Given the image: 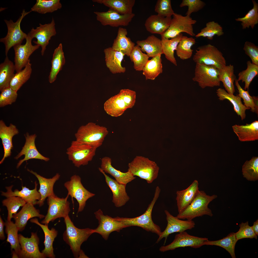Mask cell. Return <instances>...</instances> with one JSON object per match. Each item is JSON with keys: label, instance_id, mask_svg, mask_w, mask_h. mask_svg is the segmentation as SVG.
<instances>
[{"label": "cell", "instance_id": "1", "mask_svg": "<svg viewBox=\"0 0 258 258\" xmlns=\"http://www.w3.org/2000/svg\"><path fill=\"white\" fill-rule=\"evenodd\" d=\"M161 190L159 186L156 187L152 200L146 210L142 215L132 218L117 217H115V219L122 223L125 228L137 226L147 231L156 233L159 236L162 231L160 226L153 221L152 218V213L154 206L159 196Z\"/></svg>", "mask_w": 258, "mask_h": 258}, {"label": "cell", "instance_id": "2", "mask_svg": "<svg viewBox=\"0 0 258 258\" xmlns=\"http://www.w3.org/2000/svg\"><path fill=\"white\" fill-rule=\"evenodd\" d=\"M64 219L66 229L63 234L64 240L70 246L74 257L78 258L82 251L81 249V244L93 233V229L76 227L69 215Z\"/></svg>", "mask_w": 258, "mask_h": 258}, {"label": "cell", "instance_id": "3", "mask_svg": "<svg viewBox=\"0 0 258 258\" xmlns=\"http://www.w3.org/2000/svg\"><path fill=\"white\" fill-rule=\"evenodd\" d=\"M136 99L135 91L128 89H121L118 94L111 97L105 102L104 110L112 116H119L127 109L133 107Z\"/></svg>", "mask_w": 258, "mask_h": 258}, {"label": "cell", "instance_id": "4", "mask_svg": "<svg viewBox=\"0 0 258 258\" xmlns=\"http://www.w3.org/2000/svg\"><path fill=\"white\" fill-rule=\"evenodd\" d=\"M217 197L216 195H208L204 191H199L191 203L183 211L178 213L176 217L181 220H188L204 215L212 217L213 214L208 205Z\"/></svg>", "mask_w": 258, "mask_h": 258}, {"label": "cell", "instance_id": "5", "mask_svg": "<svg viewBox=\"0 0 258 258\" xmlns=\"http://www.w3.org/2000/svg\"><path fill=\"white\" fill-rule=\"evenodd\" d=\"M108 131L104 126L93 122L81 126L75 134L76 140L96 148L102 145Z\"/></svg>", "mask_w": 258, "mask_h": 258}, {"label": "cell", "instance_id": "6", "mask_svg": "<svg viewBox=\"0 0 258 258\" xmlns=\"http://www.w3.org/2000/svg\"><path fill=\"white\" fill-rule=\"evenodd\" d=\"M128 171L134 176H138L151 183L157 178L159 168L156 163L148 158L136 156L128 164Z\"/></svg>", "mask_w": 258, "mask_h": 258}, {"label": "cell", "instance_id": "7", "mask_svg": "<svg viewBox=\"0 0 258 258\" xmlns=\"http://www.w3.org/2000/svg\"><path fill=\"white\" fill-rule=\"evenodd\" d=\"M193 60L196 64L213 66L219 70L226 65V60L222 52L210 44L199 47Z\"/></svg>", "mask_w": 258, "mask_h": 258}, {"label": "cell", "instance_id": "8", "mask_svg": "<svg viewBox=\"0 0 258 258\" xmlns=\"http://www.w3.org/2000/svg\"><path fill=\"white\" fill-rule=\"evenodd\" d=\"M97 148L76 140L71 142L66 150L68 159L75 166L79 167L87 165L95 155Z\"/></svg>", "mask_w": 258, "mask_h": 258}, {"label": "cell", "instance_id": "9", "mask_svg": "<svg viewBox=\"0 0 258 258\" xmlns=\"http://www.w3.org/2000/svg\"><path fill=\"white\" fill-rule=\"evenodd\" d=\"M32 11H26L24 9L21 15L15 22L11 20H4L8 29L7 35L0 39V42L3 43L5 47V54L6 56L10 49L12 47L17 44H21L23 40L26 39L27 34L21 30L20 24L23 18Z\"/></svg>", "mask_w": 258, "mask_h": 258}, {"label": "cell", "instance_id": "10", "mask_svg": "<svg viewBox=\"0 0 258 258\" xmlns=\"http://www.w3.org/2000/svg\"><path fill=\"white\" fill-rule=\"evenodd\" d=\"M69 196L67 195L65 198H60L55 195L48 197L47 213L41 223L48 225L50 221L59 218H64L68 215L70 211V203L68 200Z\"/></svg>", "mask_w": 258, "mask_h": 258}, {"label": "cell", "instance_id": "11", "mask_svg": "<svg viewBox=\"0 0 258 258\" xmlns=\"http://www.w3.org/2000/svg\"><path fill=\"white\" fill-rule=\"evenodd\" d=\"M219 71L215 66L196 63L192 80L202 88L219 86L220 84L218 77Z\"/></svg>", "mask_w": 258, "mask_h": 258}, {"label": "cell", "instance_id": "12", "mask_svg": "<svg viewBox=\"0 0 258 258\" xmlns=\"http://www.w3.org/2000/svg\"><path fill=\"white\" fill-rule=\"evenodd\" d=\"M172 16L169 28L161 36L169 39L172 38L182 32L192 36H195L193 27L197 22L196 20L193 19L190 16H183L175 13Z\"/></svg>", "mask_w": 258, "mask_h": 258}, {"label": "cell", "instance_id": "13", "mask_svg": "<svg viewBox=\"0 0 258 258\" xmlns=\"http://www.w3.org/2000/svg\"><path fill=\"white\" fill-rule=\"evenodd\" d=\"M64 186L68 191L67 195L71 197L72 200L74 198L78 202V213L82 211L87 200L95 195L85 188L81 183V177L76 175L72 176L69 181L64 183Z\"/></svg>", "mask_w": 258, "mask_h": 258}, {"label": "cell", "instance_id": "14", "mask_svg": "<svg viewBox=\"0 0 258 258\" xmlns=\"http://www.w3.org/2000/svg\"><path fill=\"white\" fill-rule=\"evenodd\" d=\"M94 214L98 221L99 225L96 228L93 229V233L99 234L105 240H108L112 232L114 231L119 232L122 229L125 228L123 224L114 218L104 215L100 209L95 212Z\"/></svg>", "mask_w": 258, "mask_h": 258}, {"label": "cell", "instance_id": "15", "mask_svg": "<svg viewBox=\"0 0 258 258\" xmlns=\"http://www.w3.org/2000/svg\"><path fill=\"white\" fill-rule=\"evenodd\" d=\"M208 240L206 238L190 235L185 231L176 235L171 243L167 245L161 246L159 250L161 252H165L179 247H190L198 248L203 246L204 242Z\"/></svg>", "mask_w": 258, "mask_h": 258}, {"label": "cell", "instance_id": "16", "mask_svg": "<svg viewBox=\"0 0 258 258\" xmlns=\"http://www.w3.org/2000/svg\"><path fill=\"white\" fill-rule=\"evenodd\" d=\"M55 24L53 18L50 23L43 25L40 23L39 27L36 29L32 28L28 33L33 38H35L37 39V41H34L33 42L41 47V53L42 55H43L46 47L51 38L55 36L56 33Z\"/></svg>", "mask_w": 258, "mask_h": 258}, {"label": "cell", "instance_id": "17", "mask_svg": "<svg viewBox=\"0 0 258 258\" xmlns=\"http://www.w3.org/2000/svg\"><path fill=\"white\" fill-rule=\"evenodd\" d=\"M167 221V226L165 230L159 236L156 242L158 243L162 239H165V242L169 235L175 232L180 233L194 228L195 226L192 220H183L172 215L167 210L164 211Z\"/></svg>", "mask_w": 258, "mask_h": 258}, {"label": "cell", "instance_id": "18", "mask_svg": "<svg viewBox=\"0 0 258 258\" xmlns=\"http://www.w3.org/2000/svg\"><path fill=\"white\" fill-rule=\"evenodd\" d=\"M96 19L103 25L113 27L127 26L135 16L133 13L121 15L111 9L106 12L95 11Z\"/></svg>", "mask_w": 258, "mask_h": 258}, {"label": "cell", "instance_id": "19", "mask_svg": "<svg viewBox=\"0 0 258 258\" xmlns=\"http://www.w3.org/2000/svg\"><path fill=\"white\" fill-rule=\"evenodd\" d=\"M33 39L28 33L25 44H18L13 47L15 52L14 65L16 72L21 70L25 67L30 60V56L40 47L37 45L32 44Z\"/></svg>", "mask_w": 258, "mask_h": 258}, {"label": "cell", "instance_id": "20", "mask_svg": "<svg viewBox=\"0 0 258 258\" xmlns=\"http://www.w3.org/2000/svg\"><path fill=\"white\" fill-rule=\"evenodd\" d=\"M21 250L19 258H44V255L41 252L38 245L39 239L36 233L32 232L30 238L26 237L18 234Z\"/></svg>", "mask_w": 258, "mask_h": 258}, {"label": "cell", "instance_id": "21", "mask_svg": "<svg viewBox=\"0 0 258 258\" xmlns=\"http://www.w3.org/2000/svg\"><path fill=\"white\" fill-rule=\"evenodd\" d=\"M99 171L104 176L107 185L113 194L112 202L117 207L124 205L129 200L130 198L126 191V184L120 183L106 175L100 167Z\"/></svg>", "mask_w": 258, "mask_h": 258}, {"label": "cell", "instance_id": "22", "mask_svg": "<svg viewBox=\"0 0 258 258\" xmlns=\"http://www.w3.org/2000/svg\"><path fill=\"white\" fill-rule=\"evenodd\" d=\"M26 138L25 144L20 152L15 157L17 159L22 156L24 155V158L20 160L17 164V168H18L23 162L25 161L32 159H38L47 161L49 159L41 154L37 150L35 143L37 136L35 134L30 135L28 133L25 135Z\"/></svg>", "mask_w": 258, "mask_h": 258}, {"label": "cell", "instance_id": "23", "mask_svg": "<svg viewBox=\"0 0 258 258\" xmlns=\"http://www.w3.org/2000/svg\"><path fill=\"white\" fill-rule=\"evenodd\" d=\"M35 183L34 188L32 190L29 189L26 186H22L20 191L15 189L14 191L12 190L13 185L6 187V191L1 192V195L6 198L11 196H17L22 198L27 203H31L34 205L37 204L38 201L41 199L40 193L37 190L38 184L36 181Z\"/></svg>", "mask_w": 258, "mask_h": 258}, {"label": "cell", "instance_id": "24", "mask_svg": "<svg viewBox=\"0 0 258 258\" xmlns=\"http://www.w3.org/2000/svg\"><path fill=\"white\" fill-rule=\"evenodd\" d=\"M199 185L198 181L195 180L186 189L177 191L176 200L178 213L183 211L194 199L199 191Z\"/></svg>", "mask_w": 258, "mask_h": 258}, {"label": "cell", "instance_id": "25", "mask_svg": "<svg viewBox=\"0 0 258 258\" xmlns=\"http://www.w3.org/2000/svg\"><path fill=\"white\" fill-rule=\"evenodd\" d=\"M18 133V130L15 125L11 124L7 126L3 120H0V138L2 140L4 152L3 157L0 161V164L3 163L5 158L11 155V150L13 147L12 138Z\"/></svg>", "mask_w": 258, "mask_h": 258}, {"label": "cell", "instance_id": "26", "mask_svg": "<svg viewBox=\"0 0 258 258\" xmlns=\"http://www.w3.org/2000/svg\"><path fill=\"white\" fill-rule=\"evenodd\" d=\"M45 216L40 213L39 210L36 209L33 204L26 203L18 213L14 214L13 218L19 231H22L25 228L28 220L30 219L38 217L40 219L45 217Z\"/></svg>", "mask_w": 258, "mask_h": 258}, {"label": "cell", "instance_id": "27", "mask_svg": "<svg viewBox=\"0 0 258 258\" xmlns=\"http://www.w3.org/2000/svg\"><path fill=\"white\" fill-rule=\"evenodd\" d=\"M27 170L34 175L37 178L40 185L38 191L40 194L41 199L38 201L37 204L40 206H42L46 198L55 195L53 190L54 185L55 182L59 179L60 175L57 173L52 178H48L40 176L36 172L28 169Z\"/></svg>", "mask_w": 258, "mask_h": 258}, {"label": "cell", "instance_id": "28", "mask_svg": "<svg viewBox=\"0 0 258 258\" xmlns=\"http://www.w3.org/2000/svg\"><path fill=\"white\" fill-rule=\"evenodd\" d=\"M100 168L105 173L109 174L119 183L126 185L136 178L130 171L125 172L114 168L112 165V160L110 157L105 156L102 158Z\"/></svg>", "mask_w": 258, "mask_h": 258}, {"label": "cell", "instance_id": "29", "mask_svg": "<svg viewBox=\"0 0 258 258\" xmlns=\"http://www.w3.org/2000/svg\"><path fill=\"white\" fill-rule=\"evenodd\" d=\"M104 52L106 65L112 73H124L125 71V68L121 64L124 54L110 47L104 49Z\"/></svg>", "mask_w": 258, "mask_h": 258}, {"label": "cell", "instance_id": "30", "mask_svg": "<svg viewBox=\"0 0 258 258\" xmlns=\"http://www.w3.org/2000/svg\"><path fill=\"white\" fill-rule=\"evenodd\" d=\"M171 17H164L158 15H153L146 20L145 24V28L149 32L163 35L169 28Z\"/></svg>", "mask_w": 258, "mask_h": 258}, {"label": "cell", "instance_id": "31", "mask_svg": "<svg viewBox=\"0 0 258 258\" xmlns=\"http://www.w3.org/2000/svg\"><path fill=\"white\" fill-rule=\"evenodd\" d=\"M234 132L241 141L258 140V121H255L245 125L235 124L232 126Z\"/></svg>", "mask_w": 258, "mask_h": 258}, {"label": "cell", "instance_id": "32", "mask_svg": "<svg viewBox=\"0 0 258 258\" xmlns=\"http://www.w3.org/2000/svg\"><path fill=\"white\" fill-rule=\"evenodd\" d=\"M30 221L31 222L35 223L40 226L44 233L45 239L44 243L45 247L42 252L46 258H55V256L54 253L53 243L54 239L57 236V231L53 228L50 230L48 228V225L41 224L36 218L31 219Z\"/></svg>", "mask_w": 258, "mask_h": 258}, {"label": "cell", "instance_id": "33", "mask_svg": "<svg viewBox=\"0 0 258 258\" xmlns=\"http://www.w3.org/2000/svg\"><path fill=\"white\" fill-rule=\"evenodd\" d=\"M127 33L126 29L119 27L118 30L117 36L114 40L111 48L113 49L120 52L129 57L135 44L130 38L127 36Z\"/></svg>", "mask_w": 258, "mask_h": 258}, {"label": "cell", "instance_id": "34", "mask_svg": "<svg viewBox=\"0 0 258 258\" xmlns=\"http://www.w3.org/2000/svg\"><path fill=\"white\" fill-rule=\"evenodd\" d=\"M136 43L141 51L146 52L149 57L162 54L161 39L154 35L149 36L145 39L138 40Z\"/></svg>", "mask_w": 258, "mask_h": 258}, {"label": "cell", "instance_id": "35", "mask_svg": "<svg viewBox=\"0 0 258 258\" xmlns=\"http://www.w3.org/2000/svg\"><path fill=\"white\" fill-rule=\"evenodd\" d=\"M216 93L220 100L227 99L231 103L233 106L234 111L240 116L242 120L245 118L246 111L250 108L246 107L242 103L241 97L237 95L235 96L233 94H229L225 90L222 88L217 90Z\"/></svg>", "mask_w": 258, "mask_h": 258}, {"label": "cell", "instance_id": "36", "mask_svg": "<svg viewBox=\"0 0 258 258\" xmlns=\"http://www.w3.org/2000/svg\"><path fill=\"white\" fill-rule=\"evenodd\" d=\"M92 1L103 4L119 14L124 15L132 13V9L135 0H94Z\"/></svg>", "mask_w": 258, "mask_h": 258}, {"label": "cell", "instance_id": "37", "mask_svg": "<svg viewBox=\"0 0 258 258\" xmlns=\"http://www.w3.org/2000/svg\"><path fill=\"white\" fill-rule=\"evenodd\" d=\"M14 64L6 56L4 62L0 64V91L9 87L15 74Z\"/></svg>", "mask_w": 258, "mask_h": 258}, {"label": "cell", "instance_id": "38", "mask_svg": "<svg viewBox=\"0 0 258 258\" xmlns=\"http://www.w3.org/2000/svg\"><path fill=\"white\" fill-rule=\"evenodd\" d=\"M181 33L176 37L169 39L161 36V43L162 54L166 59L176 66L177 62L174 55V51L183 36Z\"/></svg>", "mask_w": 258, "mask_h": 258}, {"label": "cell", "instance_id": "39", "mask_svg": "<svg viewBox=\"0 0 258 258\" xmlns=\"http://www.w3.org/2000/svg\"><path fill=\"white\" fill-rule=\"evenodd\" d=\"M218 77L220 81L223 83L225 90L229 94H233L235 92L234 83L236 79L233 66L230 64L220 69Z\"/></svg>", "mask_w": 258, "mask_h": 258}, {"label": "cell", "instance_id": "40", "mask_svg": "<svg viewBox=\"0 0 258 258\" xmlns=\"http://www.w3.org/2000/svg\"><path fill=\"white\" fill-rule=\"evenodd\" d=\"M65 62L62 45L60 43L54 50L53 54L51 71L48 77L49 83H52L56 80L57 74L62 69Z\"/></svg>", "mask_w": 258, "mask_h": 258}, {"label": "cell", "instance_id": "41", "mask_svg": "<svg viewBox=\"0 0 258 258\" xmlns=\"http://www.w3.org/2000/svg\"><path fill=\"white\" fill-rule=\"evenodd\" d=\"M161 54H159L148 60L143 70V74L146 80H155L162 72Z\"/></svg>", "mask_w": 258, "mask_h": 258}, {"label": "cell", "instance_id": "42", "mask_svg": "<svg viewBox=\"0 0 258 258\" xmlns=\"http://www.w3.org/2000/svg\"><path fill=\"white\" fill-rule=\"evenodd\" d=\"M237 241L235 233L232 232L221 239L212 241L208 240L205 242L203 245H215L221 247L230 254L232 258H236L235 249Z\"/></svg>", "mask_w": 258, "mask_h": 258}, {"label": "cell", "instance_id": "43", "mask_svg": "<svg viewBox=\"0 0 258 258\" xmlns=\"http://www.w3.org/2000/svg\"><path fill=\"white\" fill-rule=\"evenodd\" d=\"M195 43L196 40L194 38L183 36L175 50L177 56L183 60L190 58L193 51L191 47Z\"/></svg>", "mask_w": 258, "mask_h": 258}, {"label": "cell", "instance_id": "44", "mask_svg": "<svg viewBox=\"0 0 258 258\" xmlns=\"http://www.w3.org/2000/svg\"><path fill=\"white\" fill-rule=\"evenodd\" d=\"M30 59L23 70L16 72L11 81L9 87L17 91L30 78L32 71Z\"/></svg>", "mask_w": 258, "mask_h": 258}, {"label": "cell", "instance_id": "45", "mask_svg": "<svg viewBox=\"0 0 258 258\" xmlns=\"http://www.w3.org/2000/svg\"><path fill=\"white\" fill-rule=\"evenodd\" d=\"M5 232L7 236L6 241L10 244L11 250L14 249L19 256L21 247L18 234V229L15 223L11 221H6L5 223Z\"/></svg>", "mask_w": 258, "mask_h": 258}, {"label": "cell", "instance_id": "46", "mask_svg": "<svg viewBox=\"0 0 258 258\" xmlns=\"http://www.w3.org/2000/svg\"><path fill=\"white\" fill-rule=\"evenodd\" d=\"M62 5L59 0H37L31 8L32 11L41 14L52 13L60 9Z\"/></svg>", "mask_w": 258, "mask_h": 258}, {"label": "cell", "instance_id": "47", "mask_svg": "<svg viewBox=\"0 0 258 258\" xmlns=\"http://www.w3.org/2000/svg\"><path fill=\"white\" fill-rule=\"evenodd\" d=\"M252 1L253 5V8L243 17L235 19L236 21L241 22L243 29L248 28L250 27L253 29L258 23V3L254 0H252Z\"/></svg>", "mask_w": 258, "mask_h": 258}, {"label": "cell", "instance_id": "48", "mask_svg": "<svg viewBox=\"0 0 258 258\" xmlns=\"http://www.w3.org/2000/svg\"><path fill=\"white\" fill-rule=\"evenodd\" d=\"M243 177L250 181L258 180V157H253L250 160L246 161L242 167Z\"/></svg>", "mask_w": 258, "mask_h": 258}, {"label": "cell", "instance_id": "49", "mask_svg": "<svg viewBox=\"0 0 258 258\" xmlns=\"http://www.w3.org/2000/svg\"><path fill=\"white\" fill-rule=\"evenodd\" d=\"M246 69L240 72L238 75V81L244 82V90H248L250 84L254 78L258 74V65L248 60L247 62Z\"/></svg>", "mask_w": 258, "mask_h": 258}, {"label": "cell", "instance_id": "50", "mask_svg": "<svg viewBox=\"0 0 258 258\" xmlns=\"http://www.w3.org/2000/svg\"><path fill=\"white\" fill-rule=\"evenodd\" d=\"M224 34L222 27L218 23L212 21L207 23L206 27L202 29L195 36L196 38L202 37L212 40L215 36H220Z\"/></svg>", "mask_w": 258, "mask_h": 258}, {"label": "cell", "instance_id": "51", "mask_svg": "<svg viewBox=\"0 0 258 258\" xmlns=\"http://www.w3.org/2000/svg\"><path fill=\"white\" fill-rule=\"evenodd\" d=\"M129 57L134 63V69L137 71H142L149 58L146 54L142 52L137 45L134 47Z\"/></svg>", "mask_w": 258, "mask_h": 258}, {"label": "cell", "instance_id": "52", "mask_svg": "<svg viewBox=\"0 0 258 258\" xmlns=\"http://www.w3.org/2000/svg\"><path fill=\"white\" fill-rule=\"evenodd\" d=\"M235 82L239 92V94L237 95L243 99L244 105L246 107L250 108L252 112L258 114V97L251 96L248 91H246L243 89L239 84L237 79Z\"/></svg>", "mask_w": 258, "mask_h": 258}, {"label": "cell", "instance_id": "53", "mask_svg": "<svg viewBox=\"0 0 258 258\" xmlns=\"http://www.w3.org/2000/svg\"><path fill=\"white\" fill-rule=\"evenodd\" d=\"M26 203L22 198L17 196L7 198L2 201L3 205L6 206L8 210L7 221H11L13 215L15 214L20 207H22Z\"/></svg>", "mask_w": 258, "mask_h": 258}, {"label": "cell", "instance_id": "54", "mask_svg": "<svg viewBox=\"0 0 258 258\" xmlns=\"http://www.w3.org/2000/svg\"><path fill=\"white\" fill-rule=\"evenodd\" d=\"M155 11L159 15L164 17H171L174 13L170 0H158L155 7Z\"/></svg>", "mask_w": 258, "mask_h": 258}, {"label": "cell", "instance_id": "55", "mask_svg": "<svg viewBox=\"0 0 258 258\" xmlns=\"http://www.w3.org/2000/svg\"><path fill=\"white\" fill-rule=\"evenodd\" d=\"M17 96V92L9 87L4 89L0 95V107L12 104L16 101Z\"/></svg>", "mask_w": 258, "mask_h": 258}, {"label": "cell", "instance_id": "56", "mask_svg": "<svg viewBox=\"0 0 258 258\" xmlns=\"http://www.w3.org/2000/svg\"><path fill=\"white\" fill-rule=\"evenodd\" d=\"M240 229L235 233L237 240L245 238H253L257 239V236L255 234L251 226L248 224V221L242 222L239 225Z\"/></svg>", "mask_w": 258, "mask_h": 258}, {"label": "cell", "instance_id": "57", "mask_svg": "<svg viewBox=\"0 0 258 258\" xmlns=\"http://www.w3.org/2000/svg\"><path fill=\"white\" fill-rule=\"evenodd\" d=\"M205 5V3L200 0H183L179 6L180 7L188 6V10L186 14V15L190 16L192 13L199 11Z\"/></svg>", "mask_w": 258, "mask_h": 258}, {"label": "cell", "instance_id": "58", "mask_svg": "<svg viewBox=\"0 0 258 258\" xmlns=\"http://www.w3.org/2000/svg\"><path fill=\"white\" fill-rule=\"evenodd\" d=\"M243 49L245 54L252 60V63L258 65V47L253 43L248 41L244 43Z\"/></svg>", "mask_w": 258, "mask_h": 258}, {"label": "cell", "instance_id": "59", "mask_svg": "<svg viewBox=\"0 0 258 258\" xmlns=\"http://www.w3.org/2000/svg\"><path fill=\"white\" fill-rule=\"evenodd\" d=\"M5 223L2 220L1 216L0 217V238L1 240H4L5 238L4 231V227Z\"/></svg>", "mask_w": 258, "mask_h": 258}, {"label": "cell", "instance_id": "60", "mask_svg": "<svg viewBox=\"0 0 258 258\" xmlns=\"http://www.w3.org/2000/svg\"><path fill=\"white\" fill-rule=\"evenodd\" d=\"M255 234L258 236V220H257L254 222L253 225L251 226Z\"/></svg>", "mask_w": 258, "mask_h": 258}, {"label": "cell", "instance_id": "61", "mask_svg": "<svg viewBox=\"0 0 258 258\" xmlns=\"http://www.w3.org/2000/svg\"><path fill=\"white\" fill-rule=\"evenodd\" d=\"M18 254L14 251L12 252V258H19Z\"/></svg>", "mask_w": 258, "mask_h": 258}]
</instances>
